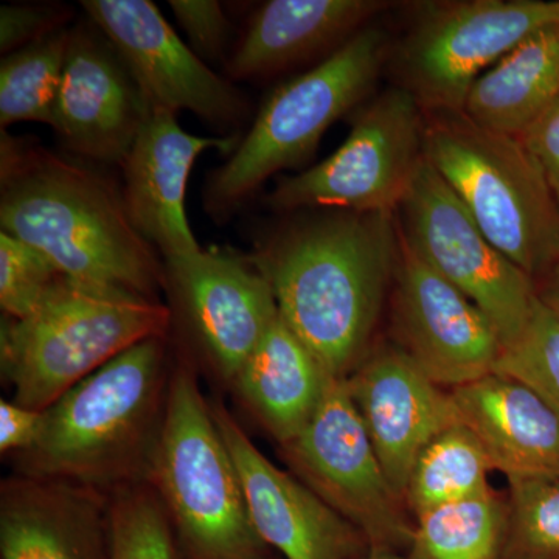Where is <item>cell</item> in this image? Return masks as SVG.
Wrapping results in <instances>:
<instances>
[{
  "mask_svg": "<svg viewBox=\"0 0 559 559\" xmlns=\"http://www.w3.org/2000/svg\"><path fill=\"white\" fill-rule=\"evenodd\" d=\"M253 245L282 319L331 377L347 380L371 352L400 252L396 213H288Z\"/></svg>",
  "mask_w": 559,
  "mask_h": 559,
  "instance_id": "6da1fadb",
  "label": "cell"
},
{
  "mask_svg": "<svg viewBox=\"0 0 559 559\" xmlns=\"http://www.w3.org/2000/svg\"><path fill=\"white\" fill-rule=\"evenodd\" d=\"M0 231L47 257L66 277L157 299L164 260L135 229L123 189L98 165L2 131Z\"/></svg>",
  "mask_w": 559,
  "mask_h": 559,
  "instance_id": "7a4b0ae2",
  "label": "cell"
},
{
  "mask_svg": "<svg viewBox=\"0 0 559 559\" xmlns=\"http://www.w3.org/2000/svg\"><path fill=\"white\" fill-rule=\"evenodd\" d=\"M168 384L167 337L121 353L44 411L38 441L16 455L21 476L106 496L145 480Z\"/></svg>",
  "mask_w": 559,
  "mask_h": 559,
  "instance_id": "3957f363",
  "label": "cell"
},
{
  "mask_svg": "<svg viewBox=\"0 0 559 559\" xmlns=\"http://www.w3.org/2000/svg\"><path fill=\"white\" fill-rule=\"evenodd\" d=\"M171 326L170 307L159 299L64 275L27 318L3 316L2 377L14 403L46 411L127 349L168 337Z\"/></svg>",
  "mask_w": 559,
  "mask_h": 559,
  "instance_id": "277c9868",
  "label": "cell"
},
{
  "mask_svg": "<svg viewBox=\"0 0 559 559\" xmlns=\"http://www.w3.org/2000/svg\"><path fill=\"white\" fill-rule=\"evenodd\" d=\"M389 50L385 32L367 27L314 68L278 84L227 159L205 178L202 207L210 219L226 223L267 180L307 164L331 124L366 103Z\"/></svg>",
  "mask_w": 559,
  "mask_h": 559,
  "instance_id": "5b68a950",
  "label": "cell"
},
{
  "mask_svg": "<svg viewBox=\"0 0 559 559\" xmlns=\"http://www.w3.org/2000/svg\"><path fill=\"white\" fill-rule=\"evenodd\" d=\"M145 481L159 498L189 559H271L250 521L240 477L202 395L194 371L179 360Z\"/></svg>",
  "mask_w": 559,
  "mask_h": 559,
  "instance_id": "8992f818",
  "label": "cell"
},
{
  "mask_svg": "<svg viewBox=\"0 0 559 559\" xmlns=\"http://www.w3.org/2000/svg\"><path fill=\"white\" fill-rule=\"evenodd\" d=\"M423 142L492 245L535 282L543 277L559 260V207L524 142L479 127L463 110L425 114Z\"/></svg>",
  "mask_w": 559,
  "mask_h": 559,
  "instance_id": "52a82bcc",
  "label": "cell"
},
{
  "mask_svg": "<svg viewBox=\"0 0 559 559\" xmlns=\"http://www.w3.org/2000/svg\"><path fill=\"white\" fill-rule=\"evenodd\" d=\"M389 58L396 86L423 112H460L471 87L539 28L559 24V0H462L419 5Z\"/></svg>",
  "mask_w": 559,
  "mask_h": 559,
  "instance_id": "ba28073f",
  "label": "cell"
},
{
  "mask_svg": "<svg viewBox=\"0 0 559 559\" xmlns=\"http://www.w3.org/2000/svg\"><path fill=\"white\" fill-rule=\"evenodd\" d=\"M425 114L409 92L390 87L364 103L344 143L326 159L283 176L264 198L278 213L344 210L396 213L425 157Z\"/></svg>",
  "mask_w": 559,
  "mask_h": 559,
  "instance_id": "9c48e42d",
  "label": "cell"
},
{
  "mask_svg": "<svg viewBox=\"0 0 559 559\" xmlns=\"http://www.w3.org/2000/svg\"><path fill=\"white\" fill-rule=\"evenodd\" d=\"M407 248L485 312L503 348L521 340L535 311V280L500 252L428 157L399 212Z\"/></svg>",
  "mask_w": 559,
  "mask_h": 559,
  "instance_id": "30bf717a",
  "label": "cell"
},
{
  "mask_svg": "<svg viewBox=\"0 0 559 559\" xmlns=\"http://www.w3.org/2000/svg\"><path fill=\"white\" fill-rule=\"evenodd\" d=\"M280 451L290 473L355 525L370 549L407 554L415 520L382 469L347 380L330 378L314 417Z\"/></svg>",
  "mask_w": 559,
  "mask_h": 559,
  "instance_id": "8fae6325",
  "label": "cell"
},
{
  "mask_svg": "<svg viewBox=\"0 0 559 559\" xmlns=\"http://www.w3.org/2000/svg\"><path fill=\"white\" fill-rule=\"evenodd\" d=\"M173 323L219 380L235 381L274 320L277 300L248 253L201 249L164 260Z\"/></svg>",
  "mask_w": 559,
  "mask_h": 559,
  "instance_id": "7c38bea8",
  "label": "cell"
},
{
  "mask_svg": "<svg viewBox=\"0 0 559 559\" xmlns=\"http://www.w3.org/2000/svg\"><path fill=\"white\" fill-rule=\"evenodd\" d=\"M81 9L120 55L151 109L189 110L221 131L238 134L249 105L180 39L150 0H83Z\"/></svg>",
  "mask_w": 559,
  "mask_h": 559,
  "instance_id": "4fadbf2b",
  "label": "cell"
},
{
  "mask_svg": "<svg viewBox=\"0 0 559 559\" xmlns=\"http://www.w3.org/2000/svg\"><path fill=\"white\" fill-rule=\"evenodd\" d=\"M393 282V344L430 381L452 390L496 371L506 348L491 320L401 237Z\"/></svg>",
  "mask_w": 559,
  "mask_h": 559,
  "instance_id": "5bb4252c",
  "label": "cell"
},
{
  "mask_svg": "<svg viewBox=\"0 0 559 559\" xmlns=\"http://www.w3.org/2000/svg\"><path fill=\"white\" fill-rule=\"evenodd\" d=\"M130 69L92 22L70 27L53 130L70 156L123 165L151 114Z\"/></svg>",
  "mask_w": 559,
  "mask_h": 559,
  "instance_id": "9a60e30c",
  "label": "cell"
},
{
  "mask_svg": "<svg viewBox=\"0 0 559 559\" xmlns=\"http://www.w3.org/2000/svg\"><path fill=\"white\" fill-rule=\"evenodd\" d=\"M210 406L240 477L250 521L270 549L285 559H356L370 549L355 525L290 471L275 466L223 403Z\"/></svg>",
  "mask_w": 559,
  "mask_h": 559,
  "instance_id": "2e32d148",
  "label": "cell"
},
{
  "mask_svg": "<svg viewBox=\"0 0 559 559\" xmlns=\"http://www.w3.org/2000/svg\"><path fill=\"white\" fill-rule=\"evenodd\" d=\"M347 385L382 469L404 499L418 455L460 421L451 392L430 381L395 344L371 348Z\"/></svg>",
  "mask_w": 559,
  "mask_h": 559,
  "instance_id": "e0dca14e",
  "label": "cell"
},
{
  "mask_svg": "<svg viewBox=\"0 0 559 559\" xmlns=\"http://www.w3.org/2000/svg\"><path fill=\"white\" fill-rule=\"evenodd\" d=\"M240 134L194 135L180 127L178 114L153 109L121 165L124 202L135 229L162 260L202 249L186 212L187 183L204 151L230 154Z\"/></svg>",
  "mask_w": 559,
  "mask_h": 559,
  "instance_id": "ac0fdd59",
  "label": "cell"
},
{
  "mask_svg": "<svg viewBox=\"0 0 559 559\" xmlns=\"http://www.w3.org/2000/svg\"><path fill=\"white\" fill-rule=\"evenodd\" d=\"M110 496L17 476L0 489V558L109 559Z\"/></svg>",
  "mask_w": 559,
  "mask_h": 559,
  "instance_id": "d6986e66",
  "label": "cell"
},
{
  "mask_svg": "<svg viewBox=\"0 0 559 559\" xmlns=\"http://www.w3.org/2000/svg\"><path fill=\"white\" fill-rule=\"evenodd\" d=\"M392 5L384 0H271L250 16L224 72L234 83L264 80L330 57Z\"/></svg>",
  "mask_w": 559,
  "mask_h": 559,
  "instance_id": "ffe728a7",
  "label": "cell"
},
{
  "mask_svg": "<svg viewBox=\"0 0 559 559\" xmlns=\"http://www.w3.org/2000/svg\"><path fill=\"white\" fill-rule=\"evenodd\" d=\"M492 468L511 477H559V414L535 389L492 373L450 390Z\"/></svg>",
  "mask_w": 559,
  "mask_h": 559,
  "instance_id": "44dd1931",
  "label": "cell"
},
{
  "mask_svg": "<svg viewBox=\"0 0 559 559\" xmlns=\"http://www.w3.org/2000/svg\"><path fill=\"white\" fill-rule=\"evenodd\" d=\"M330 378L314 353L278 314L231 388L282 447L314 417Z\"/></svg>",
  "mask_w": 559,
  "mask_h": 559,
  "instance_id": "7402d4cb",
  "label": "cell"
},
{
  "mask_svg": "<svg viewBox=\"0 0 559 559\" xmlns=\"http://www.w3.org/2000/svg\"><path fill=\"white\" fill-rule=\"evenodd\" d=\"M559 100V24L539 28L471 87L463 112L489 131L521 138Z\"/></svg>",
  "mask_w": 559,
  "mask_h": 559,
  "instance_id": "603a6c76",
  "label": "cell"
},
{
  "mask_svg": "<svg viewBox=\"0 0 559 559\" xmlns=\"http://www.w3.org/2000/svg\"><path fill=\"white\" fill-rule=\"evenodd\" d=\"M507 527V496L491 488L418 514L406 558L502 559Z\"/></svg>",
  "mask_w": 559,
  "mask_h": 559,
  "instance_id": "cb8c5ba5",
  "label": "cell"
},
{
  "mask_svg": "<svg viewBox=\"0 0 559 559\" xmlns=\"http://www.w3.org/2000/svg\"><path fill=\"white\" fill-rule=\"evenodd\" d=\"M491 471V460L473 430L455 423L418 455L404 492L407 509L415 520L425 511L484 495L492 488Z\"/></svg>",
  "mask_w": 559,
  "mask_h": 559,
  "instance_id": "d4e9b609",
  "label": "cell"
},
{
  "mask_svg": "<svg viewBox=\"0 0 559 559\" xmlns=\"http://www.w3.org/2000/svg\"><path fill=\"white\" fill-rule=\"evenodd\" d=\"M70 28L7 55L0 62V124L53 123Z\"/></svg>",
  "mask_w": 559,
  "mask_h": 559,
  "instance_id": "484cf974",
  "label": "cell"
},
{
  "mask_svg": "<svg viewBox=\"0 0 559 559\" xmlns=\"http://www.w3.org/2000/svg\"><path fill=\"white\" fill-rule=\"evenodd\" d=\"M178 540L146 481L110 495L109 559H179Z\"/></svg>",
  "mask_w": 559,
  "mask_h": 559,
  "instance_id": "4316f807",
  "label": "cell"
},
{
  "mask_svg": "<svg viewBox=\"0 0 559 559\" xmlns=\"http://www.w3.org/2000/svg\"><path fill=\"white\" fill-rule=\"evenodd\" d=\"M502 559H559V477H511Z\"/></svg>",
  "mask_w": 559,
  "mask_h": 559,
  "instance_id": "83f0119b",
  "label": "cell"
},
{
  "mask_svg": "<svg viewBox=\"0 0 559 559\" xmlns=\"http://www.w3.org/2000/svg\"><path fill=\"white\" fill-rule=\"evenodd\" d=\"M496 371L535 389L559 414V322L539 300L527 330L503 349Z\"/></svg>",
  "mask_w": 559,
  "mask_h": 559,
  "instance_id": "f1b7e54d",
  "label": "cell"
},
{
  "mask_svg": "<svg viewBox=\"0 0 559 559\" xmlns=\"http://www.w3.org/2000/svg\"><path fill=\"white\" fill-rule=\"evenodd\" d=\"M62 277L39 250L0 231V308L5 318L31 316Z\"/></svg>",
  "mask_w": 559,
  "mask_h": 559,
  "instance_id": "f546056e",
  "label": "cell"
},
{
  "mask_svg": "<svg viewBox=\"0 0 559 559\" xmlns=\"http://www.w3.org/2000/svg\"><path fill=\"white\" fill-rule=\"evenodd\" d=\"M73 10L64 3H9L0 9V53H13L68 31Z\"/></svg>",
  "mask_w": 559,
  "mask_h": 559,
  "instance_id": "4dcf8cb0",
  "label": "cell"
},
{
  "mask_svg": "<svg viewBox=\"0 0 559 559\" xmlns=\"http://www.w3.org/2000/svg\"><path fill=\"white\" fill-rule=\"evenodd\" d=\"M189 46L201 60L227 61L231 24L216 0H170L168 2Z\"/></svg>",
  "mask_w": 559,
  "mask_h": 559,
  "instance_id": "1f68e13d",
  "label": "cell"
},
{
  "mask_svg": "<svg viewBox=\"0 0 559 559\" xmlns=\"http://www.w3.org/2000/svg\"><path fill=\"white\" fill-rule=\"evenodd\" d=\"M520 139L539 162L559 207V100Z\"/></svg>",
  "mask_w": 559,
  "mask_h": 559,
  "instance_id": "d6a6232c",
  "label": "cell"
},
{
  "mask_svg": "<svg viewBox=\"0 0 559 559\" xmlns=\"http://www.w3.org/2000/svg\"><path fill=\"white\" fill-rule=\"evenodd\" d=\"M44 425V411L21 406L14 401H0V452L21 455L38 441Z\"/></svg>",
  "mask_w": 559,
  "mask_h": 559,
  "instance_id": "836d02e7",
  "label": "cell"
},
{
  "mask_svg": "<svg viewBox=\"0 0 559 559\" xmlns=\"http://www.w3.org/2000/svg\"><path fill=\"white\" fill-rule=\"evenodd\" d=\"M536 297L559 322V260L543 277L536 280Z\"/></svg>",
  "mask_w": 559,
  "mask_h": 559,
  "instance_id": "e575fe53",
  "label": "cell"
},
{
  "mask_svg": "<svg viewBox=\"0 0 559 559\" xmlns=\"http://www.w3.org/2000/svg\"><path fill=\"white\" fill-rule=\"evenodd\" d=\"M356 559H407V558H406V555L396 554V551L369 549L366 551V554L360 555V557H358Z\"/></svg>",
  "mask_w": 559,
  "mask_h": 559,
  "instance_id": "d590c367",
  "label": "cell"
}]
</instances>
